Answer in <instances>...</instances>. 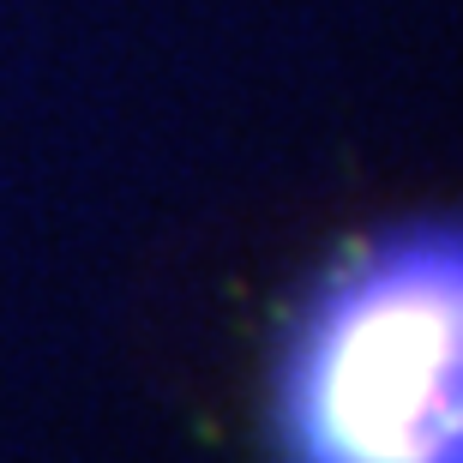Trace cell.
Listing matches in <instances>:
<instances>
[{
    "label": "cell",
    "mask_w": 463,
    "mask_h": 463,
    "mask_svg": "<svg viewBox=\"0 0 463 463\" xmlns=\"http://www.w3.org/2000/svg\"><path fill=\"white\" fill-rule=\"evenodd\" d=\"M277 463H463V217L326 265L277 344Z\"/></svg>",
    "instance_id": "obj_1"
}]
</instances>
